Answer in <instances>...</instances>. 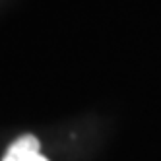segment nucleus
Wrapping results in <instances>:
<instances>
[{"label":"nucleus","instance_id":"f257e3e1","mask_svg":"<svg viewBox=\"0 0 161 161\" xmlns=\"http://www.w3.org/2000/svg\"><path fill=\"white\" fill-rule=\"evenodd\" d=\"M39 140L33 134H24L19 136L12 146L8 147V152L2 161H49L47 157H43L39 152Z\"/></svg>","mask_w":161,"mask_h":161}]
</instances>
